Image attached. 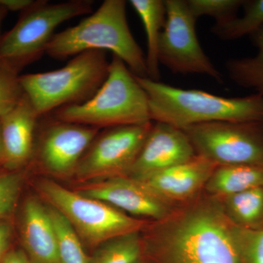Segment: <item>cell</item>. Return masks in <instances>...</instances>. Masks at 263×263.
Wrapping results in <instances>:
<instances>
[{
  "mask_svg": "<svg viewBox=\"0 0 263 263\" xmlns=\"http://www.w3.org/2000/svg\"><path fill=\"white\" fill-rule=\"evenodd\" d=\"M148 98L152 121L179 129L215 122L262 120L263 96L226 98L202 90L183 89L136 76Z\"/></svg>",
  "mask_w": 263,
  "mask_h": 263,
  "instance_id": "obj_2",
  "label": "cell"
},
{
  "mask_svg": "<svg viewBox=\"0 0 263 263\" xmlns=\"http://www.w3.org/2000/svg\"><path fill=\"white\" fill-rule=\"evenodd\" d=\"M153 123L107 128L96 136L76 168L79 179L127 176L143 148Z\"/></svg>",
  "mask_w": 263,
  "mask_h": 263,
  "instance_id": "obj_10",
  "label": "cell"
},
{
  "mask_svg": "<svg viewBox=\"0 0 263 263\" xmlns=\"http://www.w3.org/2000/svg\"><path fill=\"white\" fill-rule=\"evenodd\" d=\"M110 62L107 51L91 50L76 55L59 70L20 76L19 80L41 118L92 98L108 77Z\"/></svg>",
  "mask_w": 263,
  "mask_h": 263,
  "instance_id": "obj_5",
  "label": "cell"
},
{
  "mask_svg": "<svg viewBox=\"0 0 263 263\" xmlns=\"http://www.w3.org/2000/svg\"><path fill=\"white\" fill-rule=\"evenodd\" d=\"M133 9L141 18L147 38L146 61L148 79L160 81L159 42L166 19L164 0H130Z\"/></svg>",
  "mask_w": 263,
  "mask_h": 263,
  "instance_id": "obj_18",
  "label": "cell"
},
{
  "mask_svg": "<svg viewBox=\"0 0 263 263\" xmlns=\"http://www.w3.org/2000/svg\"><path fill=\"white\" fill-rule=\"evenodd\" d=\"M216 199L233 226L243 228L263 227V186Z\"/></svg>",
  "mask_w": 263,
  "mask_h": 263,
  "instance_id": "obj_19",
  "label": "cell"
},
{
  "mask_svg": "<svg viewBox=\"0 0 263 263\" xmlns=\"http://www.w3.org/2000/svg\"><path fill=\"white\" fill-rule=\"evenodd\" d=\"M91 0L50 3L34 1L22 12L18 22L0 37V67L18 74L46 53L59 25L75 17L92 13Z\"/></svg>",
  "mask_w": 263,
  "mask_h": 263,
  "instance_id": "obj_6",
  "label": "cell"
},
{
  "mask_svg": "<svg viewBox=\"0 0 263 263\" xmlns=\"http://www.w3.org/2000/svg\"><path fill=\"white\" fill-rule=\"evenodd\" d=\"M2 154H3V141H2L1 127H0V160H1Z\"/></svg>",
  "mask_w": 263,
  "mask_h": 263,
  "instance_id": "obj_33",
  "label": "cell"
},
{
  "mask_svg": "<svg viewBox=\"0 0 263 263\" xmlns=\"http://www.w3.org/2000/svg\"><path fill=\"white\" fill-rule=\"evenodd\" d=\"M8 247V239L0 241V263H2L5 254L7 253V249Z\"/></svg>",
  "mask_w": 263,
  "mask_h": 263,
  "instance_id": "obj_31",
  "label": "cell"
},
{
  "mask_svg": "<svg viewBox=\"0 0 263 263\" xmlns=\"http://www.w3.org/2000/svg\"><path fill=\"white\" fill-rule=\"evenodd\" d=\"M78 193L148 221L162 220L178 206L161 198L139 180L126 176L102 180Z\"/></svg>",
  "mask_w": 263,
  "mask_h": 263,
  "instance_id": "obj_11",
  "label": "cell"
},
{
  "mask_svg": "<svg viewBox=\"0 0 263 263\" xmlns=\"http://www.w3.org/2000/svg\"><path fill=\"white\" fill-rule=\"evenodd\" d=\"M231 233L240 263H263V227L243 228L231 224Z\"/></svg>",
  "mask_w": 263,
  "mask_h": 263,
  "instance_id": "obj_24",
  "label": "cell"
},
{
  "mask_svg": "<svg viewBox=\"0 0 263 263\" xmlns=\"http://www.w3.org/2000/svg\"><path fill=\"white\" fill-rule=\"evenodd\" d=\"M10 228L5 223L0 222V241L9 239Z\"/></svg>",
  "mask_w": 263,
  "mask_h": 263,
  "instance_id": "obj_30",
  "label": "cell"
},
{
  "mask_svg": "<svg viewBox=\"0 0 263 263\" xmlns=\"http://www.w3.org/2000/svg\"><path fill=\"white\" fill-rule=\"evenodd\" d=\"M2 263H32L27 254L22 251H11L7 252Z\"/></svg>",
  "mask_w": 263,
  "mask_h": 263,
  "instance_id": "obj_29",
  "label": "cell"
},
{
  "mask_svg": "<svg viewBox=\"0 0 263 263\" xmlns=\"http://www.w3.org/2000/svg\"><path fill=\"white\" fill-rule=\"evenodd\" d=\"M41 190L52 208L65 216L81 240L91 247L121 235L141 232L149 222L100 200L70 191L55 181H43Z\"/></svg>",
  "mask_w": 263,
  "mask_h": 263,
  "instance_id": "obj_7",
  "label": "cell"
},
{
  "mask_svg": "<svg viewBox=\"0 0 263 263\" xmlns=\"http://www.w3.org/2000/svg\"><path fill=\"white\" fill-rule=\"evenodd\" d=\"M166 19L158 48L160 65L175 74H202L223 83V76L203 51L195 30L197 19L185 0H164Z\"/></svg>",
  "mask_w": 263,
  "mask_h": 263,
  "instance_id": "obj_9",
  "label": "cell"
},
{
  "mask_svg": "<svg viewBox=\"0 0 263 263\" xmlns=\"http://www.w3.org/2000/svg\"><path fill=\"white\" fill-rule=\"evenodd\" d=\"M8 11H21L27 9L34 3L32 0H0Z\"/></svg>",
  "mask_w": 263,
  "mask_h": 263,
  "instance_id": "obj_28",
  "label": "cell"
},
{
  "mask_svg": "<svg viewBox=\"0 0 263 263\" xmlns=\"http://www.w3.org/2000/svg\"><path fill=\"white\" fill-rule=\"evenodd\" d=\"M22 184V176L18 174L0 176V218L8 215L16 202Z\"/></svg>",
  "mask_w": 263,
  "mask_h": 263,
  "instance_id": "obj_27",
  "label": "cell"
},
{
  "mask_svg": "<svg viewBox=\"0 0 263 263\" xmlns=\"http://www.w3.org/2000/svg\"><path fill=\"white\" fill-rule=\"evenodd\" d=\"M249 37L257 48V53L253 57L228 60L226 70L235 84L263 96V27Z\"/></svg>",
  "mask_w": 263,
  "mask_h": 263,
  "instance_id": "obj_20",
  "label": "cell"
},
{
  "mask_svg": "<svg viewBox=\"0 0 263 263\" xmlns=\"http://www.w3.org/2000/svg\"><path fill=\"white\" fill-rule=\"evenodd\" d=\"M142 232L143 257L149 263H240L231 223L204 192Z\"/></svg>",
  "mask_w": 263,
  "mask_h": 263,
  "instance_id": "obj_1",
  "label": "cell"
},
{
  "mask_svg": "<svg viewBox=\"0 0 263 263\" xmlns=\"http://www.w3.org/2000/svg\"><path fill=\"white\" fill-rule=\"evenodd\" d=\"M192 15L197 19L210 16L216 22H224L237 16L243 0H185Z\"/></svg>",
  "mask_w": 263,
  "mask_h": 263,
  "instance_id": "obj_25",
  "label": "cell"
},
{
  "mask_svg": "<svg viewBox=\"0 0 263 263\" xmlns=\"http://www.w3.org/2000/svg\"><path fill=\"white\" fill-rule=\"evenodd\" d=\"M18 74L0 67V117L19 103L24 94Z\"/></svg>",
  "mask_w": 263,
  "mask_h": 263,
  "instance_id": "obj_26",
  "label": "cell"
},
{
  "mask_svg": "<svg viewBox=\"0 0 263 263\" xmlns=\"http://www.w3.org/2000/svg\"><path fill=\"white\" fill-rule=\"evenodd\" d=\"M126 4L124 0H105L80 23L55 34L46 53L64 60L91 50L112 51L137 77L148 78L146 56L129 29Z\"/></svg>",
  "mask_w": 263,
  "mask_h": 263,
  "instance_id": "obj_3",
  "label": "cell"
},
{
  "mask_svg": "<svg viewBox=\"0 0 263 263\" xmlns=\"http://www.w3.org/2000/svg\"><path fill=\"white\" fill-rule=\"evenodd\" d=\"M263 186V166L218 165L204 189L209 196L219 198Z\"/></svg>",
  "mask_w": 263,
  "mask_h": 263,
  "instance_id": "obj_17",
  "label": "cell"
},
{
  "mask_svg": "<svg viewBox=\"0 0 263 263\" xmlns=\"http://www.w3.org/2000/svg\"><path fill=\"white\" fill-rule=\"evenodd\" d=\"M48 124L37 149L40 164L52 174L76 172L83 156L99 133L98 128L57 120Z\"/></svg>",
  "mask_w": 263,
  "mask_h": 263,
  "instance_id": "obj_12",
  "label": "cell"
},
{
  "mask_svg": "<svg viewBox=\"0 0 263 263\" xmlns=\"http://www.w3.org/2000/svg\"><path fill=\"white\" fill-rule=\"evenodd\" d=\"M138 263H143V262H142V260L141 261H140L139 262H138Z\"/></svg>",
  "mask_w": 263,
  "mask_h": 263,
  "instance_id": "obj_34",
  "label": "cell"
},
{
  "mask_svg": "<svg viewBox=\"0 0 263 263\" xmlns=\"http://www.w3.org/2000/svg\"><path fill=\"white\" fill-rule=\"evenodd\" d=\"M48 212L56 231L60 263H89L81 238L65 216L53 208Z\"/></svg>",
  "mask_w": 263,
  "mask_h": 263,
  "instance_id": "obj_23",
  "label": "cell"
},
{
  "mask_svg": "<svg viewBox=\"0 0 263 263\" xmlns=\"http://www.w3.org/2000/svg\"><path fill=\"white\" fill-rule=\"evenodd\" d=\"M143 258L141 232L105 242L89 258V263H138Z\"/></svg>",
  "mask_w": 263,
  "mask_h": 263,
  "instance_id": "obj_22",
  "label": "cell"
},
{
  "mask_svg": "<svg viewBox=\"0 0 263 263\" xmlns=\"http://www.w3.org/2000/svg\"><path fill=\"white\" fill-rule=\"evenodd\" d=\"M8 13V10L0 3V28H1L2 24H3V21H4Z\"/></svg>",
  "mask_w": 263,
  "mask_h": 263,
  "instance_id": "obj_32",
  "label": "cell"
},
{
  "mask_svg": "<svg viewBox=\"0 0 263 263\" xmlns=\"http://www.w3.org/2000/svg\"><path fill=\"white\" fill-rule=\"evenodd\" d=\"M40 119L25 94L14 108L0 117L1 160L5 166L17 168L32 158L34 133Z\"/></svg>",
  "mask_w": 263,
  "mask_h": 263,
  "instance_id": "obj_15",
  "label": "cell"
},
{
  "mask_svg": "<svg viewBox=\"0 0 263 263\" xmlns=\"http://www.w3.org/2000/svg\"><path fill=\"white\" fill-rule=\"evenodd\" d=\"M22 239L31 262L60 263L53 221L37 199L29 198L24 205Z\"/></svg>",
  "mask_w": 263,
  "mask_h": 263,
  "instance_id": "obj_16",
  "label": "cell"
},
{
  "mask_svg": "<svg viewBox=\"0 0 263 263\" xmlns=\"http://www.w3.org/2000/svg\"><path fill=\"white\" fill-rule=\"evenodd\" d=\"M51 114L57 120L99 129L152 121L146 91L126 64L114 55L106 80L92 98L85 103L62 107Z\"/></svg>",
  "mask_w": 263,
  "mask_h": 263,
  "instance_id": "obj_4",
  "label": "cell"
},
{
  "mask_svg": "<svg viewBox=\"0 0 263 263\" xmlns=\"http://www.w3.org/2000/svg\"><path fill=\"white\" fill-rule=\"evenodd\" d=\"M182 130L197 155L217 165L263 166V119L204 123Z\"/></svg>",
  "mask_w": 263,
  "mask_h": 263,
  "instance_id": "obj_8",
  "label": "cell"
},
{
  "mask_svg": "<svg viewBox=\"0 0 263 263\" xmlns=\"http://www.w3.org/2000/svg\"><path fill=\"white\" fill-rule=\"evenodd\" d=\"M197 155L186 133L165 123H153L143 148L127 176L144 180Z\"/></svg>",
  "mask_w": 263,
  "mask_h": 263,
  "instance_id": "obj_13",
  "label": "cell"
},
{
  "mask_svg": "<svg viewBox=\"0 0 263 263\" xmlns=\"http://www.w3.org/2000/svg\"><path fill=\"white\" fill-rule=\"evenodd\" d=\"M217 164L202 156L154 175L142 182L161 198L175 205H182L197 198Z\"/></svg>",
  "mask_w": 263,
  "mask_h": 263,
  "instance_id": "obj_14",
  "label": "cell"
},
{
  "mask_svg": "<svg viewBox=\"0 0 263 263\" xmlns=\"http://www.w3.org/2000/svg\"><path fill=\"white\" fill-rule=\"evenodd\" d=\"M243 15L224 22H216L213 34L224 41H234L252 35L263 27V0H243Z\"/></svg>",
  "mask_w": 263,
  "mask_h": 263,
  "instance_id": "obj_21",
  "label": "cell"
}]
</instances>
